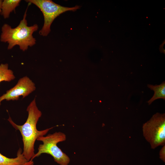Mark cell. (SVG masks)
Wrapping results in <instances>:
<instances>
[{
  "instance_id": "6da1fadb",
  "label": "cell",
  "mask_w": 165,
  "mask_h": 165,
  "mask_svg": "<svg viewBox=\"0 0 165 165\" xmlns=\"http://www.w3.org/2000/svg\"><path fill=\"white\" fill-rule=\"evenodd\" d=\"M27 111L28 113L27 119L23 125L16 124L9 117L8 120L13 127L19 130L21 133L23 143L22 154L28 161L34 156V144L36 140L44 136L53 127L39 131L36 128V125L42 113L37 107L35 98L28 106Z\"/></svg>"
},
{
  "instance_id": "7a4b0ae2",
  "label": "cell",
  "mask_w": 165,
  "mask_h": 165,
  "mask_svg": "<svg viewBox=\"0 0 165 165\" xmlns=\"http://www.w3.org/2000/svg\"><path fill=\"white\" fill-rule=\"evenodd\" d=\"M28 7L23 18L17 27L12 28L8 24H5L2 27L0 40L8 44V50L18 46L20 50L24 51L29 47L32 46L36 44V40L33 34L37 31L38 26L36 24L31 26L28 25L26 17Z\"/></svg>"
},
{
  "instance_id": "3957f363",
  "label": "cell",
  "mask_w": 165,
  "mask_h": 165,
  "mask_svg": "<svg viewBox=\"0 0 165 165\" xmlns=\"http://www.w3.org/2000/svg\"><path fill=\"white\" fill-rule=\"evenodd\" d=\"M66 139L65 134L61 132L38 138L37 140L42 141V144L39 145L37 152L31 160L42 153H46L51 156L55 161L60 165H68L70 161L69 158L57 145L58 143Z\"/></svg>"
},
{
  "instance_id": "277c9868",
  "label": "cell",
  "mask_w": 165,
  "mask_h": 165,
  "mask_svg": "<svg viewBox=\"0 0 165 165\" xmlns=\"http://www.w3.org/2000/svg\"><path fill=\"white\" fill-rule=\"evenodd\" d=\"M25 1L35 5L42 12L44 23L39 34L43 36H47L50 33L51 25L56 17L66 11H75L80 8V6H78L72 7L62 6L50 0H27Z\"/></svg>"
},
{
  "instance_id": "5b68a950",
  "label": "cell",
  "mask_w": 165,
  "mask_h": 165,
  "mask_svg": "<svg viewBox=\"0 0 165 165\" xmlns=\"http://www.w3.org/2000/svg\"><path fill=\"white\" fill-rule=\"evenodd\" d=\"M143 134L146 141L155 149L165 143V114L157 112L142 126Z\"/></svg>"
},
{
  "instance_id": "8992f818",
  "label": "cell",
  "mask_w": 165,
  "mask_h": 165,
  "mask_svg": "<svg viewBox=\"0 0 165 165\" xmlns=\"http://www.w3.org/2000/svg\"><path fill=\"white\" fill-rule=\"evenodd\" d=\"M35 89V84L27 76L23 77L19 80L13 87L0 97V105L3 100H17L20 96H22L23 98H24Z\"/></svg>"
},
{
  "instance_id": "52a82bcc",
  "label": "cell",
  "mask_w": 165,
  "mask_h": 165,
  "mask_svg": "<svg viewBox=\"0 0 165 165\" xmlns=\"http://www.w3.org/2000/svg\"><path fill=\"white\" fill-rule=\"evenodd\" d=\"M27 162L21 148L18 150L15 158H8L0 153V165H24Z\"/></svg>"
},
{
  "instance_id": "ba28073f",
  "label": "cell",
  "mask_w": 165,
  "mask_h": 165,
  "mask_svg": "<svg viewBox=\"0 0 165 165\" xmlns=\"http://www.w3.org/2000/svg\"><path fill=\"white\" fill-rule=\"evenodd\" d=\"M20 2V0H3L1 13L3 18L4 19L9 18L10 13L19 6Z\"/></svg>"
},
{
  "instance_id": "9c48e42d",
  "label": "cell",
  "mask_w": 165,
  "mask_h": 165,
  "mask_svg": "<svg viewBox=\"0 0 165 165\" xmlns=\"http://www.w3.org/2000/svg\"><path fill=\"white\" fill-rule=\"evenodd\" d=\"M147 86L154 91L152 97L148 101V105H150L155 100L162 98L165 100V82H163L159 85H153L148 84Z\"/></svg>"
},
{
  "instance_id": "30bf717a",
  "label": "cell",
  "mask_w": 165,
  "mask_h": 165,
  "mask_svg": "<svg viewBox=\"0 0 165 165\" xmlns=\"http://www.w3.org/2000/svg\"><path fill=\"white\" fill-rule=\"evenodd\" d=\"M15 78L13 72L9 69L7 64H0V82L2 81L10 82Z\"/></svg>"
},
{
  "instance_id": "8fae6325",
  "label": "cell",
  "mask_w": 165,
  "mask_h": 165,
  "mask_svg": "<svg viewBox=\"0 0 165 165\" xmlns=\"http://www.w3.org/2000/svg\"><path fill=\"white\" fill-rule=\"evenodd\" d=\"M160 157L163 161H165V146L163 145V147L160 151Z\"/></svg>"
},
{
  "instance_id": "7c38bea8",
  "label": "cell",
  "mask_w": 165,
  "mask_h": 165,
  "mask_svg": "<svg viewBox=\"0 0 165 165\" xmlns=\"http://www.w3.org/2000/svg\"><path fill=\"white\" fill-rule=\"evenodd\" d=\"M34 162L33 160H30L25 163L24 165H33Z\"/></svg>"
},
{
  "instance_id": "4fadbf2b",
  "label": "cell",
  "mask_w": 165,
  "mask_h": 165,
  "mask_svg": "<svg viewBox=\"0 0 165 165\" xmlns=\"http://www.w3.org/2000/svg\"><path fill=\"white\" fill-rule=\"evenodd\" d=\"M3 0H0V13L1 12V8Z\"/></svg>"
}]
</instances>
